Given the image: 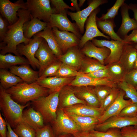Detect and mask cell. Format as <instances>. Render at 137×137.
<instances>
[{
	"label": "cell",
	"mask_w": 137,
	"mask_h": 137,
	"mask_svg": "<svg viewBox=\"0 0 137 137\" xmlns=\"http://www.w3.org/2000/svg\"><path fill=\"white\" fill-rule=\"evenodd\" d=\"M17 16L19 18L18 20L8 26L4 38L0 43V54L4 55L12 53L15 55L20 56L17 50V46L21 43L27 44L31 39L25 38L23 30L24 23L31 19L30 12L27 9H20L18 12Z\"/></svg>",
	"instance_id": "1"
},
{
	"label": "cell",
	"mask_w": 137,
	"mask_h": 137,
	"mask_svg": "<svg viewBox=\"0 0 137 137\" xmlns=\"http://www.w3.org/2000/svg\"><path fill=\"white\" fill-rule=\"evenodd\" d=\"M5 91L11 95L15 101L24 104L49 94L48 89L41 86L36 82L30 83L24 82H21Z\"/></svg>",
	"instance_id": "2"
},
{
	"label": "cell",
	"mask_w": 137,
	"mask_h": 137,
	"mask_svg": "<svg viewBox=\"0 0 137 137\" xmlns=\"http://www.w3.org/2000/svg\"><path fill=\"white\" fill-rule=\"evenodd\" d=\"M29 105H21L15 101L11 95L0 85V108L7 122L12 128H15L22 121L24 109Z\"/></svg>",
	"instance_id": "3"
},
{
	"label": "cell",
	"mask_w": 137,
	"mask_h": 137,
	"mask_svg": "<svg viewBox=\"0 0 137 137\" xmlns=\"http://www.w3.org/2000/svg\"><path fill=\"white\" fill-rule=\"evenodd\" d=\"M59 91L50 93L32 101L33 107L42 115L44 122L53 123L57 117Z\"/></svg>",
	"instance_id": "4"
},
{
	"label": "cell",
	"mask_w": 137,
	"mask_h": 137,
	"mask_svg": "<svg viewBox=\"0 0 137 137\" xmlns=\"http://www.w3.org/2000/svg\"><path fill=\"white\" fill-rule=\"evenodd\" d=\"M57 117L53 124V129L55 135L68 134L73 136L82 132L75 122L62 109L58 108Z\"/></svg>",
	"instance_id": "5"
},
{
	"label": "cell",
	"mask_w": 137,
	"mask_h": 137,
	"mask_svg": "<svg viewBox=\"0 0 137 137\" xmlns=\"http://www.w3.org/2000/svg\"><path fill=\"white\" fill-rule=\"evenodd\" d=\"M50 2L49 0H27L26 3L31 17L48 23L51 15L56 14L55 9L51 6Z\"/></svg>",
	"instance_id": "6"
},
{
	"label": "cell",
	"mask_w": 137,
	"mask_h": 137,
	"mask_svg": "<svg viewBox=\"0 0 137 137\" xmlns=\"http://www.w3.org/2000/svg\"><path fill=\"white\" fill-rule=\"evenodd\" d=\"M92 43L96 46L108 48L110 53L108 57L104 60V64L107 65L119 61L124 46L127 42L118 40H98L94 38L92 40Z\"/></svg>",
	"instance_id": "7"
},
{
	"label": "cell",
	"mask_w": 137,
	"mask_h": 137,
	"mask_svg": "<svg viewBox=\"0 0 137 137\" xmlns=\"http://www.w3.org/2000/svg\"><path fill=\"white\" fill-rule=\"evenodd\" d=\"M21 9H27L26 3L23 0H19L14 3L9 0H0L1 15L7 21L9 25L14 24L18 20V12Z\"/></svg>",
	"instance_id": "8"
},
{
	"label": "cell",
	"mask_w": 137,
	"mask_h": 137,
	"mask_svg": "<svg viewBox=\"0 0 137 137\" xmlns=\"http://www.w3.org/2000/svg\"><path fill=\"white\" fill-rule=\"evenodd\" d=\"M43 39L42 38L37 37L34 35L28 44L25 45L21 43L18 45L16 47L19 54L21 56H25L30 64L35 70L36 68L39 69V61L35 55Z\"/></svg>",
	"instance_id": "9"
},
{
	"label": "cell",
	"mask_w": 137,
	"mask_h": 137,
	"mask_svg": "<svg viewBox=\"0 0 137 137\" xmlns=\"http://www.w3.org/2000/svg\"><path fill=\"white\" fill-rule=\"evenodd\" d=\"M100 11V9L98 7L91 13L87 18L85 22V31L80 39L79 45L80 47L82 48L87 42L97 37H102L108 40L110 39V37L100 32L97 27L96 15Z\"/></svg>",
	"instance_id": "10"
},
{
	"label": "cell",
	"mask_w": 137,
	"mask_h": 137,
	"mask_svg": "<svg viewBox=\"0 0 137 137\" xmlns=\"http://www.w3.org/2000/svg\"><path fill=\"white\" fill-rule=\"evenodd\" d=\"M107 0H93L89 3L86 8L76 12L67 11V14L72 20L75 22L76 25L81 34L84 32L85 23L91 13L100 5L107 3Z\"/></svg>",
	"instance_id": "11"
},
{
	"label": "cell",
	"mask_w": 137,
	"mask_h": 137,
	"mask_svg": "<svg viewBox=\"0 0 137 137\" xmlns=\"http://www.w3.org/2000/svg\"><path fill=\"white\" fill-rule=\"evenodd\" d=\"M137 125V117L122 116L118 115L111 117L103 122L98 124L94 130L100 132H105L113 128L121 129L129 126Z\"/></svg>",
	"instance_id": "12"
},
{
	"label": "cell",
	"mask_w": 137,
	"mask_h": 137,
	"mask_svg": "<svg viewBox=\"0 0 137 137\" xmlns=\"http://www.w3.org/2000/svg\"><path fill=\"white\" fill-rule=\"evenodd\" d=\"M66 11L59 14H52L48 25L52 28L56 27L60 31L71 32L81 39L82 36L78 28L69 20Z\"/></svg>",
	"instance_id": "13"
},
{
	"label": "cell",
	"mask_w": 137,
	"mask_h": 137,
	"mask_svg": "<svg viewBox=\"0 0 137 137\" xmlns=\"http://www.w3.org/2000/svg\"><path fill=\"white\" fill-rule=\"evenodd\" d=\"M54 37L62 52H66L69 48L79 45L80 39L74 33L61 31L55 27L52 28Z\"/></svg>",
	"instance_id": "14"
},
{
	"label": "cell",
	"mask_w": 137,
	"mask_h": 137,
	"mask_svg": "<svg viewBox=\"0 0 137 137\" xmlns=\"http://www.w3.org/2000/svg\"><path fill=\"white\" fill-rule=\"evenodd\" d=\"M35 56L39 61V77L48 66L52 63L57 61V59H58L43 38L35 53Z\"/></svg>",
	"instance_id": "15"
},
{
	"label": "cell",
	"mask_w": 137,
	"mask_h": 137,
	"mask_svg": "<svg viewBox=\"0 0 137 137\" xmlns=\"http://www.w3.org/2000/svg\"><path fill=\"white\" fill-rule=\"evenodd\" d=\"M125 92L120 89L117 97L114 102L105 111L103 115L99 118L98 124L101 123L109 118L119 114L126 106L133 102L129 99H124Z\"/></svg>",
	"instance_id": "16"
},
{
	"label": "cell",
	"mask_w": 137,
	"mask_h": 137,
	"mask_svg": "<svg viewBox=\"0 0 137 137\" xmlns=\"http://www.w3.org/2000/svg\"><path fill=\"white\" fill-rule=\"evenodd\" d=\"M77 46L69 48L58 59L62 63L78 71L81 68L85 57Z\"/></svg>",
	"instance_id": "17"
},
{
	"label": "cell",
	"mask_w": 137,
	"mask_h": 137,
	"mask_svg": "<svg viewBox=\"0 0 137 137\" xmlns=\"http://www.w3.org/2000/svg\"><path fill=\"white\" fill-rule=\"evenodd\" d=\"M105 85L112 88L117 87V83L108 78L98 79L87 76L85 74L76 76L68 85L71 86H89L95 87Z\"/></svg>",
	"instance_id": "18"
},
{
	"label": "cell",
	"mask_w": 137,
	"mask_h": 137,
	"mask_svg": "<svg viewBox=\"0 0 137 137\" xmlns=\"http://www.w3.org/2000/svg\"><path fill=\"white\" fill-rule=\"evenodd\" d=\"M128 6L124 3L121 7V12L122 18L121 26L116 33L123 40L130 31L137 29V22L134 19L129 16Z\"/></svg>",
	"instance_id": "19"
},
{
	"label": "cell",
	"mask_w": 137,
	"mask_h": 137,
	"mask_svg": "<svg viewBox=\"0 0 137 137\" xmlns=\"http://www.w3.org/2000/svg\"><path fill=\"white\" fill-rule=\"evenodd\" d=\"M59 99L58 108L63 109L78 104H87L85 101L76 96L73 88L68 85L64 86L60 91Z\"/></svg>",
	"instance_id": "20"
},
{
	"label": "cell",
	"mask_w": 137,
	"mask_h": 137,
	"mask_svg": "<svg viewBox=\"0 0 137 137\" xmlns=\"http://www.w3.org/2000/svg\"><path fill=\"white\" fill-rule=\"evenodd\" d=\"M81 51L87 57L95 59L104 65V60L110 53L108 48L105 47H97L91 41L87 42L84 44Z\"/></svg>",
	"instance_id": "21"
},
{
	"label": "cell",
	"mask_w": 137,
	"mask_h": 137,
	"mask_svg": "<svg viewBox=\"0 0 137 137\" xmlns=\"http://www.w3.org/2000/svg\"><path fill=\"white\" fill-rule=\"evenodd\" d=\"M75 77H62L53 76L38 80L36 82L41 86L48 89L49 93L59 92L64 86L68 85Z\"/></svg>",
	"instance_id": "22"
},
{
	"label": "cell",
	"mask_w": 137,
	"mask_h": 137,
	"mask_svg": "<svg viewBox=\"0 0 137 137\" xmlns=\"http://www.w3.org/2000/svg\"><path fill=\"white\" fill-rule=\"evenodd\" d=\"M62 109L65 112L98 118L103 115L105 111L100 107H95L83 104L75 105Z\"/></svg>",
	"instance_id": "23"
},
{
	"label": "cell",
	"mask_w": 137,
	"mask_h": 137,
	"mask_svg": "<svg viewBox=\"0 0 137 137\" xmlns=\"http://www.w3.org/2000/svg\"><path fill=\"white\" fill-rule=\"evenodd\" d=\"M132 42L125 44L119 61L124 67L126 73L134 68V65L137 57V50Z\"/></svg>",
	"instance_id": "24"
},
{
	"label": "cell",
	"mask_w": 137,
	"mask_h": 137,
	"mask_svg": "<svg viewBox=\"0 0 137 137\" xmlns=\"http://www.w3.org/2000/svg\"><path fill=\"white\" fill-rule=\"evenodd\" d=\"M73 88L74 93L78 98L85 101L87 105L97 108L100 105L94 88L89 86H74Z\"/></svg>",
	"instance_id": "25"
},
{
	"label": "cell",
	"mask_w": 137,
	"mask_h": 137,
	"mask_svg": "<svg viewBox=\"0 0 137 137\" xmlns=\"http://www.w3.org/2000/svg\"><path fill=\"white\" fill-rule=\"evenodd\" d=\"M9 68L10 72L20 77L24 82L28 83L36 82L39 77V71L33 70L29 64L14 66Z\"/></svg>",
	"instance_id": "26"
},
{
	"label": "cell",
	"mask_w": 137,
	"mask_h": 137,
	"mask_svg": "<svg viewBox=\"0 0 137 137\" xmlns=\"http://www.w3.org/2000/svg\"><path fill=\"white\" fill-rule=\"evenodd\" d=\"M22 121L36 130L42 128L45 126L42 115L33 108H30L23 111Z\"/></svg>",
	"instance_id": "27"
},
{
	"label": "cell",
	"mask_w": 137,
	"mask_h": 137,
	"mask_svg": "<svg viewBox=\"0 0 137 137\" xmlns=\"http://www.w3.org/2000/svg\"><path fill=\"white\" fill-rule=\"evenodd\" d=\"M65 112L75 122L82 132H88L94 130L96 126L98 124V118L82 116Z\"/></svg>",
	"instance_id": "28"
},
{
	"label": "cell",
	"mask_w": 137,
	"mask_h": 137,
	"mask_svg": "<svg viewBox=\"0 0 137 137\" xmlns=\"http://www.w3.org/2000/svg\"><path fill=\"white\" fill-rule=\"evenodd\" d=\"M48 23L38 19L31 17L30 20L24 24V36L27 39H31L36 34L44 30L47 26Z\"/></svg>",
	"instance_id": "29"
},
{
	"label": "cell",
	"mask_w": 137,
	"mask_h": 137,
	"mask_svg": "<svg viewBox=\"0 0 137 137\" xmlns=\"http://www.w3.org/2000/svg\"><path fill=\"white\" fill-rule=\"evenodd\" d=\"M35 36L44 39L50 48L57 58L62 55V52L54 36L52 28L49 26L48 25L44 30Z\"/></svg>",
	"instance_id": "30"
},
{
	"label": "cell",
	"mask_w": 137,
	"mask_h": 137,
	"mask_svg": "<svg viewBox=\"0 0 137 137\" xmlns=\"http://www.w3.org/2000/svg\"><path fill=\"white\" fill-rule=\"evenodd\" d=\"M30 64L28 60L21 56H14L10 54H0V68L6 69L17 65Z\"/></svg>",
	"instance_id": "31"
},
{
	"label": "cell",
	"mask_w": 137,
	"mask_h": 137,
	"mask_svg": "<svg viewBox=\"0 0 137 137\" xmlns=\"http://www.w3.org/2000/svg\"><path fill=\"white\" fill-rule=\"evenodd\" d=\"M114 19H109L100 20L96 17V22L97 27L101 30L104 34L105 33L109 36L112 40L125 42L114 31V28L116 27V25Z\"/></svg>",
	"instance_id": "32"
},
{
	"label": "cell",
	"mask_w": 137,
	"mask_h": 137,
	"mask_svg": "<svg viewBox=\"0 0 137 137\" xmlns=\"http://www.w3.org/2000/svg\"><path fill=\"white\" fill-rule=\"evenodd\" d=\"M0 85L6 90L24 81L20 77L6 69H0Z\"/></svg>",
	"instance_id": "33"
},
{
	"label": "cell",
	"mask_w": 137,
	"mask_h": 137,
	"mask_svg": "<svg viewBox=\"0 0 137 137\" xmlns=\"http://www.w3.org/2000/svg\"><path fill=\"white\" fill-rule=\"evenodd\" d=\"M107 66L111 81L117 84L123 81L126 72L124 67L119 61Z\"/></svg>",
	"instance_id": "34"
},
{
	"label": "cell",
	"mask_w": 137,
	"mask_h": 137,
	"mask_svg": "<svg viewBox=\"0 0 137 137\" xmlns=\"http://www.w3.org/2000/svg\"><path fill=\"white\" fill-rule=\"evenodd\" d=\"M107 67V65L102 64L98 60L86 56L84 58L79 72L87 74Z\"/></svg>",
	"instance_id": "35"
},
{
	"label": "cell",
	"mask_w": 137,
	"mask_h": 137,
	"mask_svg": "<svg viewBox=\"0 0 137 137\" xmlns=\"http://www.w3.org/2000/svg\"><path fill=\"white\" fill-rule=\"evenodd\" d=\"M14 131L19 137H36L35 130L22 121L14 129Z\"/></svg>",
	"instance_id": "36"
},
{
	"label": "cell",
	"mask_w": 137,
	"mask_h": 137,
	"mask_svg": "<svg viewBox=\"0 0 137 137\" xmlns=\"http://www.w3.org/2000/svg\"><path fill=\"white\" fill-rule=\"evenodd\" d=\"M118 87L125 93V96L137 104V91L135 87L123 81L117 84Z\"/></svg>",
	"instance_id": "37"
},
{
	"label": "cell",
	"mask_w": 137,
	"mask_h": 137,
	"mask_svg": "<svg viewBox=\"0 0 137 137\" xmlns=\"http://www.w3.org/2000/svg\"><path fill=\"white\" fill-rule=\"evenodd\" d=\"M84 74L73 68L67 65L62 63L54 76L62 77H69L76 76Z\"/></svg>",
	"instance_id": "38"
},
{
	"label": "cell",
	"mask_w": 137,
	"mask_h": 137,
	"mask_svg": "<svg viewBox=\"0 0 137 137\" xmlns=\"http://www.w3.org/2000/svg\"><path fill=\"white\" fill-rule=\"evenodd\" d=\"M88 133L92 137H122L121 129L119 128H111L105 132L93 130Z\"/></svg>",
	"instance_id": "39"
},
{
	"label": "cell",
	"mask_w": 137,
	"mask_h": 137,
	"mask_svg": "<svg viewBox=\"0 0 137 137\" xmlns=\"http://www.w3.org/2000/svg\"><path fill=\"white\" fill-rule=\"evenodd\" d=\"M112 88L110 86L105 85H99L94 87V89L100 107L110 93Z\"/></svg>",
	"instance_id": "40"
},
{
	"label": "cell",
	"mask_w": 137,
	"mask_h": 137,
	"mask_svg": "<svg viewBox=\"0 0 137 137\" xmlns=\"http://www.w3.org/2000/svg\"><path fill=\"white\" fill-rule=\"evenodd\" d=\"M125 0H117L113 5L107 10L105 14H102L101 16L98 19L100 20L114 19L118 14L119 9L125 3Z\"/></svg>",
	"instance_id": "41"
},
{
	"label": "cell",
	"mask_w": 137,
	"mask_h": 137,
	"mask_svg": "<svg viewBox=\"0 0 137 137\" xmlns=\"http://www.w3.org/2000/svg\"><path fill=\"white\" fill-rule=\"evenodd\" d=\"M62 63L60 62L56 61L50 64L45 69L38 80L47 77L54 76Z\"/></svg>",
	"instance_id": "42"
},
{
	"label": "cell",
	"mask_w": 137,
	"mask_h": 137,
	"mask_svg": "<svg viewBox=\"0 0 137 137\" xmlns=\"http://www.w3.org/2000/svg\"><path fill=\"white\" fill-rule=\"evenodd\" d=\"M120 89L118 87L112 88L110 94L104 100L100 107L104 111L107 109L114 102L118 97Z\"/></svg>",
	"instance_id": "43"
},
{
	"label": "cell",
	"mask_w": 137,
	"mask_h": 137,
	"mask_svg": "<svg viewBox=\"0 0 137 137\" xmlns=\"http://www.w3.org/2000/svg\"><path fill=\"white\" fill-rule=\"evenodd\" d=\"M137 115V104L132 103L125 107L118 115L122 116L136 117Z\"/></svg>",
	"instance_id": "44"
},
{
	"label": "cell",
	"mask_w": 137,
	"mask_h": 137,
	"mask_svg": "<svg viewBox=\"0 0 137 137\" xmlns=\"http://www.w3.org/2000/svg\"><path fill=\"white\" fill-rule=\"evenodd\" d=\"M50 2L54 6V8L56 10V14L66 11V9H69L73 11L75 10L72 7L68 6L62 0H51Z\"/></svg>",
	"instance_id": "45"
},
{
	"label": "cell",
	"mask_w": 137,
	"mask_h": 137,
	"mask_svg": "<svg viewBox=\"0 0 137 137\" xmlns=\"http://www.w3.org/2000/svg\"><path fill=\"white\" fill-rule=\"evenodd\" d=\"M36 131V137H55L53 129L49 125H45Z\"/></svg>",
	"instance_id": "46"
},
{
	"label": "cell",
	"mask_w": 137,
	"mask_h": 137,
	"mask_svg": "<svg viewBox=\"0 0 137 137\" xmlns=\"http://www.w3.org/2000/svg\"><path fill=\"white\" fill-rule=\"evenodd\" d=\"M123 81L134 87L137 86V69L126 73Z\"/></svg>",
	"instance_id": "47"
},
{
	"label": "cell",
	"mask_w": 137,
	"mask_h": 137,
	"mask_svg": "<svg viewBox=\"0 0 137 137\" xmlns=\"http://www.w3.org/2000/svg\"><path fill=\"white\" fill-rule=\"evenodd\" d=\"M85 74L87 76L94 78L98 79L106 78L111 80L107 67L105 68L99 69L91 73Z\"/></svg>",
	"instance_id": "48"
},
{
	"label": "cell",
	"mask_w": 137,
	"mask_h": 137,
	"mask_svg": "<svg viewBox=\"0 0 137 137\" xmlns=\"http://www.w3.org/2000/svg\"><path fill=\"white\" fill-rule=\"evenodd\" d=\"M9 25L7 21L0 15V39L1 42L3 40L8 30V27Z\"/></svg>",
	"instance_id": "49"
},
{
	"label": "cell",
	"mask_w": 137,
	"mask_h": 137,
	"mask_svg": "<svg viewBox=\"0 0 137 137\" xmlns=\"http://www.w3.org/2000/svg\"><path fill=\"white\" fill-rule=\"evenodd\" d=\"M122 137H137V132L133 126H130L121 129Z\"/></svg>",
	"instance_id": "50"
},
{
	"label": "cell",
	"mask_w": 137,
	"mask_h": 137,
	"mask_svg": "<svg viewBox=\"0 0 137 137\" xmlns=\"http://www.w3.org/2000/svg\"><path fill=\"white\" fill-rule=\"evenodd\" d=\"M7 123L0 113V134L2 137H7Z\"/></svg>",
	"instance_id": "51"
},
{
	"label": "cell",
	"mask_w": 137,
	"mask_h": 137,
	"mask_svg": "<svg viewBox=\"0 0 137 137\" xmlns=\"http://www.w3.org/2000/svg\"><path fill=\"white\" fill-rule=\"evenodd\" d=\"M123 40L126 42H132L137 44V29L133 30L131 33L127 35Z\"/></svg>",
	"instance_id": "52"
},
{
	"label": "cell",
	"mask_w": 137,
	"mask_h": 137,
	"mask_svg": "<svg viewBox=\"0 0 137 137\" xmlns=\"http://www.w3.org/2000/svg\"><path fill=\"white\" fill-rule=\"evenodd\" d=\"M7 123V128L8 131L7 132V137H19L12 129L9 124L5 119Z\"/></svg>",
	"instance_id": "53"
},
{
	"label": "cell",
	"mask_w": 137,
	"mask_h": 137,
	"mask_svg": "<svg viewBox=\"0 0 137 137\" xmlns=\"http://www.w3.org/2000/svg\"><path fill=\"white\" fill-rule=\"evenodd\" d=\"M129 9L132 10L134 13V18L137 22V4L131 3L128 5Z\"/></svg>",
	"instance_id": "54"
},
{
	"label": "cell",
	"mask_w": 137,
	"mask_h": 137,
	"mask_svg": "<svg viewBox=\"0 0 137 137\" xmlns=\"http://www.w3.org/2000/svg\"><path fill=\"white\" fill-rule=\"evenodd\" d=\"M72 4V7L76 10L77 12L80 11V9L79 6V4L77 0H71Z\"/></svg>",
	"instance_id": "55"
},
{
	"label": "cell",
	"mask_w": 137,
	"mask_h": 137,
	"mask_svg": "<svg viewBox=\"0 0 137 137\" xmlns=\"http://www.w3.org/2000/svg\"><path fill=\"white\" fill-rule=\"evenodd\" d=\"M73 136L74 137H92L89 134L88 132H82Z\"/></svg>",
	"instance_id": "56"
},
{
	"label": "cell",
	"mask_w": 137,
	"mask_h": 137,
	"mask_svg": "<svg viewBox=\"0 0 137 137\" xmlns=\"http://www.w3.org/2000/svg\"><path fill=\"white\" fill-rule=\"evenodd\" d=\"M58 137H74V136L72 134H68L61 135Z\"/></svg>",
	"instance_id": "57"
},
{
	"label": "cell",
	"mask_w": 137,
	"mask_h": 137,
	"mask_svg": "<svg viewBox=\"0 0 137 137\" xmlns=\"http://www.w3.org/2000/svg\"><path fill=\"white\" fill-rule=\"evenodd\" d=\"M79 3L78 5L79 7L80 8L83 5L86 1L85 0H79Z\"/></svg>",
	"instance_id": "58"
},
{
	"label": "cell",
	"mask_w": 137,
	"mask_h": 137,
	"mask_svg": "<svg viewBox=\"0 0 137 137\" xmlns=\"http://www.w3.org/2000/svg\"><path fill=\"white\" fill-rule=\"evenodd\" d=\"M134 68L137 69V57L134 64Z\"/></svg>",
	"instance_id": "59"
},
{
	"label": "cell",
	"mask_w": 137,
	"mask_h": 137,
	"mask_svg": "<svg viewBox=\"0 0 137 137\" xmlns=\"http://www.w3.org/2000/svg\"><path fill=\"white\" fill-rule=\"evenodd\" d=\"M135 131L137 132V125L133 126Z\"/></svg>",
	"instance_id": "60"
},
{
	"label": "cell",
	"mask_w": 137,
	"mask_h": 137,
	"mask_svg": "<svg viewBox=\"0 0 137 137\" xmlns=\"http://www.w3.org/2000/svg\"><path fill=\"white\" fill-rule=\"evenodd\" d=\"M133 46L137 50V44H134Z\"/></svg>",
	"instance_id": "61"
},
{
	"label": "cell",
	"mask_w": 137,
	"mask_h": 137,
	"mask_svg": "<svg viewBox=\"0 0 137 137\" xmlns=\"http://www.w3.org/2000/svg\"><path fill=\"white\" fill-rule=\"evenodd\" d=\"M135 89L137 91V86H136V87H135Z\"/></svg>",
	"instance_id": "62"
},
{
	"label": "cell",
	"mask_w": 137,
	"mask_h": 137,
	"mask_svg": "<svg viewBox=\"0 0 137 137\" xmlns=\"http://www.w3.org/2000/svg\"><path fill=\"white\" fill-rule=\"evenodd\" d=\"M136 117H137V115H136Z\"/></svg>",
	"instance_id": "63"
},
{
	"label": "cell",
	"mask_w": 137,
	"mask_h": 137,
	"mask_svg": "<svg viewBox=\"0 0 137 137\" xmlns=\"http://www.w3.org/2000/svg\"><path fill=\"white\" fill-rule=\"evenodd\" d=\"M0 137H1V136H0Z\"/></svg>",
	"instance_id": "64"
}]
</instances>
